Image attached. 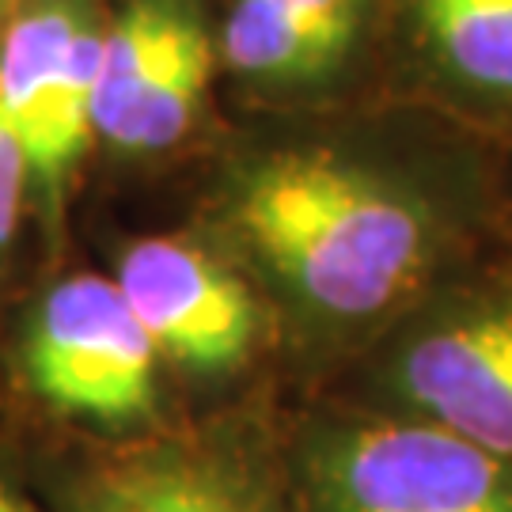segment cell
<instances>
[{
    "mask_svg": "<svg viewBox=\"0 0 512 512\" xmlns=\"http://www.w3.org/2000/svg\"><path fill=\"white\" fill-rule=\"evenodd\" d=\"M107 277L156 346L183 418L289 395L274 311L213 239L133 236Z\"/></svg>",
    "mask_w": 512,
    "mask_h": 512,
    "instance_id": "cell-5",
    "label": "cell"
},
{
    "mask_svg": "<svg viewBox=\"0 0 512 512\" xmlns=\"http://www.w3.org/2000/svg\"><path fill=\"white\" fill-rule=\"evenodd\" d=\"M300 512H512V467L421 418L334 391L277 406Z\"/></svg>",
    "mask_w": 512,
    "mask_h": 512,
    "instance_id": "cell-6",
    "label": "cell"
},
{
    "mask_svg": "<svg viewBox=\"0 0 512 512\" xmlns=\"http://www.w3.org/2000/svg\"><path fill=\"white\" fill-rule=\"evenodd\" d=\"M277 403L183 418L126 444L27 440L23 471L46 512H300Z\"/></svg>",
    "mask_w": 512,
    "mask_h": 512,
    "instance_id": "cell-4",
    "label": "cell"
},
{
    "mask_svg": "<svg viewBox=\"0 0 512 512\" xmlns=\"http://www.w3.org/2000/svg\"><path fill=\"white\" fill-rule=\"evenodd\" d=\"M277 4L315 46H323L342 65H353L380 16V0H277Z\"/></svg>",
    "mask_w": 512,
    "mask_h": 512,
    "instance_id": "cell-11",
    "label": "cell"
},
{
    "mask_svg": "<svg viewBox=\"0 0 512 512\" xmlns=\"http://www.w3.org/2000/svg\"><path fill=\"white\" fill-rule=\"evenodd\" d=\"M0 512H46L23 471L16 440H0Z\"/></svg>",
    "mask_w": 512,
    "mask_h": 512,
    "instance_id": "cell-13",
    "label": "cell"
},
{
    "mask_svg": "<svg viewBox=\"0 0 512 512\" xmlns=\"http://www.w3.org/2000/svg\"><path fill=\"white\" fill-rule=\"evenodd\" d=\"M27 194H31L27 156H23V145H19L16 129L8 122V110L0 103V274H4L8 258L16 251L19 220H23Z\"/></svg>",
    "mask_w": 512,
    "mask_h": 512,
    "instance_id": "cell-12",
    "label": "cell"
},
{
    "mask_svg": "<svg viewBox=\"0 0 512 512\" xmlns=\"http://www.w3.org/2000/svg\"><path fill=\"white\" fill-rule=\"evenodd\" d=\"M0 361L35 440L126 444L183 421L145 327L95 270L57 274L23 300Z\"/></svg>",
    "mask_w": 512,
    "mask_h": 512,
    "instance_id": "cell-2",
    "label": "cell"
},
{
    "mask_svg": "<svg viewBox=\"0 0 512 512\" xmlns=\"http://www.w3.org/2000/svg\"><path fill=\"white\" fill-rule=\"evenodd\" d=\"M505 232H509V239H512V186H509V179H505Z\"/></svg>",
    "mask_w": 512,
    "mask_h": 512,
    "instance_id": "cell-14",
    "label": "cell"
},
{
    "mask_svg": "<svg viewBox=\"0 0 512 512\" xmlns=\"http://www.w3.org/2000/svg\"><path fill=\"white\" fill-rule=\"evenodd\" d=\"M217 209L213 243L274 311L296 395L501 243L509 205L482 137L387 114L258 141L224 171Z\"/></svg>",
    "mask_w": 512,
    "mask_h": 512,
    "instance_id": "cell-1",
    "label": "cell"
},
{
    "mask_svg": "<svg viewBox=\"0 0 512 512\" xmlns=\"http://www.w3.org/2000/svg\"><path fill=\"white\" fill-rule=\"evenodd\" d=\"M512 467V239L459 266L330 384Z\"/></svg>",
    "mask_w": 512,
    "mask_h": 512,
    "instance_id": "cell-3",
    "label": "cell"
},
{
    "mask_svg": "<svg viewBox=\"0 0 512 512\" xmlns=\"http://www.w3.org/2000/svg\"><path fill=\"white\" fill-rule=\"evenodd\" d=\"M387 19L421 103L512 145V0H391Z\"/></svg>",
    "mask_w": 512,
    "mask_h": 512,
    "instance_id": "cell-9",
    "label": "cell"
},
{
    "mask_svg": "<svg viewBox=\"0 0 512 512\" xmlns=\"http://www.w3.org/2000/svg\"><path fill=\"white\" fill-rule=\"evenodd\" d=\"M217 65L198 0H118L103 16L92 129L118 156L148 160L194 133Z\"/></svg>",
    "mask_w": 512,
    "mask_h": 512,
    "instance_id": "cell-7",
    "label": "cell"
},
{
    "mask_svg": "<svg viewBox=\"0 0 512 512\" xmlns=\"http://www.w3.org/2000/svg\"><path fill=\"white\" fill-rule=\"evenodd\" d=\"M217 61L262 95H319L349 65L315 46L277 0H232L217 35Z\"/></svg>",
    "mask_w": 512,
    "mask_h": 512,
    "instance_id": "cell-10",
    "label": "cell"
},
{
    "mask_svg": "<svg viewBox=\"0 0 512 512\" xmlns=\"http://www.w3.org/2000/svg\"><path fill=\"white\" fill-rule=\"evenodd\" d=\"M103 16L95 0H23L0 35V103L27 156L31 194L50 224L95 145L92 95Z\"/></svg>",
    "mask_w": 512,
    "mask_h": 512,
    "instance_id": "cell-8",
    "label": "cell"
},
{
    "mask_svg": "<svg viewBox=\"0 0 512 512\" xmlns=\"http://www.w3.org/2000/svg\"><path fill=\"white\" fill-rule=\"evenodd\" d=\"M19 4H23V0H0V8H8V12H12V8H19Z\"/></svg>",
    "mask_w": 512,
    "mask_h": 512,
    "instance_id": "cell-15",
    "label": "cell"
}]
</instances>
